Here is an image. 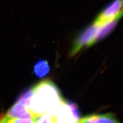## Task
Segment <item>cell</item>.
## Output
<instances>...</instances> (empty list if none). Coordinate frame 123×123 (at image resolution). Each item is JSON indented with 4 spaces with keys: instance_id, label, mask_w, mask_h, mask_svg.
Returning <instances> with one entry per match:
<instances>
[{
    "instance_id": "cell-1",
    "label": "cell",
    "mask_w": 123,
    "mask_h": 123,
    "mask_svg": "<svg viewBox=\"0 0 123 123\" xmlns=\"http://www.w3.org/2000/svg\"><path fill=\"white\" fill-rule=\"evenodd\" d=\"M32 89L28 108L37 117L49 112L63 99L58 87L50 80H43Z\"/></svg>"
},
{
    "instance_id": "cell-2",
    "label": "cell",
    "mask_w": 123,
    "mask_h": 123,
    "mask_svg": "<svg viewBox=\"0 0 123 123\" xmlns=\"http://www.w3.org/2000/svg\"><path fill=\"white\" fill-rule=\"evenodd\" d=\"M118 22H103L93 19L75 37L70 51V56L75 55L82 49L90 47L107 37L113 32Z\"/></svg>"
},
{
    "instance_id": "cell-3",
    "label": "cell",
    "mask_w": 123,
    "mask_h": 123,
    "mask_svg": "<svg viewBox=\"0 0 123 123\" xmlns=\"http://www.w3.org/2000/svg\"><path fill=\"white\" fill-rule=\"evenodd\" d=\"M47 114L52 123H78L80 119L78 106L63 99Z\"/></svg>"
},
{
    "instance_id": "cell-4",
    "label": "cell",
    "mask_w": 123,
    "mask_h": 123,
    "mask_svg": "<svg viewBox=\"0 0 123 123\" xmlns=\"http://www.w3.org/2000/svg\"><path fill=\"white\" fill-rule=\"evenodd\" d=\"M123 17L122 0H112L99 11L94 18L101 22H109L120 21Z\"/></svg>"
},
{
    "instance_id": "cell-5",
    "label": "cell",
    "mask_w": 123,
    "mask_h": 123,
    "mask_svg": "<svg viewBox=\"0 0 123 123\" xmlns=\"http://www.w3.org/2000/svg\"><path fill=\"white\" fill-rule=\"evenodd\" d=\"M78 123H120L115 115L111 113L91 114L81 119Z\"/></svg>"
},
{
    "instance_id": "cell-6",
    "label": "cell",
    "mask_w": 123,
    "mask_h": 123,
    "mask_svg": "<svg viewBox=\"0 0 123 123\" xmlns=\"http://www.w3.org/2000/svg\"><path fill=\"white\" fill-rule=\"evenodd\" d=\"M5 115L11 118H38L31 112L26 105L17 102Z\"/></svg>"
},
{
    "instance_id": "cell-7",
    "label": "cell",
    "mask_w": 123,
    "mask_h": 123,
    "mask_svg": "<svg viewBox=\"0 0 123 123\" xmlns=\"http://www.w3.org/2000/svg\"><path fill=\"white\" fill-rule=\"evenodd\" d=\"M33 71L34 74L38 78H44L48 74L50 71V67L48 62L46 60H41L37 62L34 65Z\"/></svg>"
},
{
    "instance_id": "cell-8",
    "label": "cell",
    "mask_w": 123,
    "mask_h": 123,
    "mask_svg": "<svg viewBox=\"0 0 123 123\" xmlns=\"http://www.w3.org/2000/svg\"><path fill=\"white\" fill-rule=\"evenodd\" d=\"M37 118H11L4 115L0 118V123H37Z\"/></svg>"
},
{
    "instance_id": "cell-9",
    "label": "cell",
    "mask_w": 123,
    "mask_h": 123,
    "mask_svg": "<svg viewBox=\"0 0 123 123\" xmlns=\"http://www.w3.org/2000/svg\"><path fill=\"white\" fill-rule=\"evenodd\" d=\"M32 94H33L32 88H29V89H28L27 90H26L25 92H23V93L20 96V97L18 98V99L17 100V102L26 105L27 107L28 108L30 103V98L32 97Z\"/></svg>"
},
{
    "instance_id": "cell-10",
    "label": "cell",
    "mask_w": 123,
    "mask_h": 123,
    "mask_svg": "<svg viewBox=\"0 0 123 123\" xmlns=\"http://www.w3.org/2000/svg\"><path fill=\"white\" fill-rule=\"evenodd\" d=\"M37 123H52L48 114L45 113L37 118Z\"/></svg>"
},
{
    "instance_id": "cell-11",
    "label": "cell",
    "mask_w": 123,
    "mask_h": 123,
    "mask_svg": "<svg viewBox=\"0 0 123 123\" xmlns=\"http://www.w3.org/2000/svg\"><path fill=\"white\" fill-rule=\"evenodd\" d=\"M122 11L123 12V0H122Z\"/></svg>"
}]
</instances>
